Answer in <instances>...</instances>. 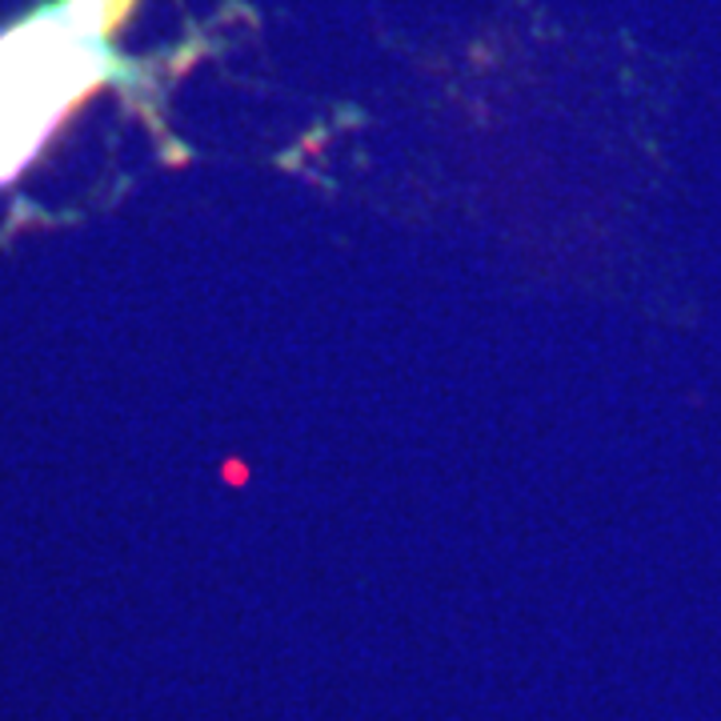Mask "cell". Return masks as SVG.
I'll return each instance as SVG.
<instances>
[{"label": "cell", "mask_w": 721, "mask_h": 721, "mask_svg": "<svg viewBox=\"0 0 721 721\" xmlns=\"http://www.w3.org/2000/svg\"><path fill=\"white\" fill-rule=\"evenodd\" d=\"M68 24L73 9L56 29L33 24L0 41V181L29 161L56 117L89 89V53Z\"/></svg>", "instance_id": "cell-1"}]
</instances>
